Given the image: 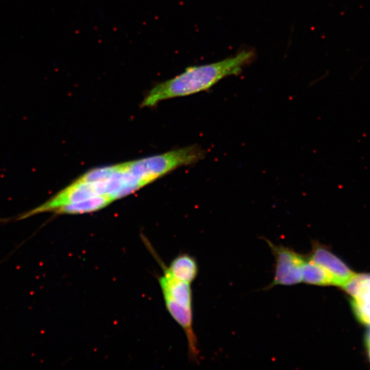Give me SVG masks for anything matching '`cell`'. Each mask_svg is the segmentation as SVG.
I'll return each mask as SVG.
<instances>
[{"mask_svg": "<svg viewBox=\"0 0 370 370\" xmlns=\"http://www.w3.org/2000/svg\"><path fill=\"white\" fill-rule=\"evenodd\" d=\"M254 56L252 50H243L218 62L187 67L179 75L153 86L141 107H153L164 100L208 90L223 78L241 73Z\"/></svg>", "mask_w": 370, "mask_h": 370, "instance_id": "1", "label": "cell"}, {"mask_svg": "<svg viewBox=\"0 0 370 370\" xmlns=\"http://www.w3.org/2000/svg\"><path fill=\"white\" fill-rule=\"evenodd\" d=\"M204 151L190 145L164 153L125 162L127 170L145 186L173 170L197 162Z\"/></svg>", "mask_w": 370, "mask_h": 370, "instance_id": "2", "label": "cell"}, {"mask_svg": "<svg viewBox=\"0 0 370 370\" xmlns=\"http://www.w3.org/2000/svg\"><path fill=\"white\" fill-rule=\"evenodd\" d=\"M275 258L274 277L267 288L277 285L292 286L301 282V271L306 256L266 240Z\"/></svg>", "mask_w": 370, "mask_h": 370, "instance_id": "3", "label": "cell"}, {"mask_svg": "<svg viewBox=\"0 0 370 370\" xmlns=\"http://www.w3.org/2000/svg\"><path fill=\"white\" fill-rule=\"evenodd\" d=\"M307 257L331 275L335 286L341 287L356 274L328 247L318 241L312 243V249Z\"/></svg>", "mask_w": 370, "mask_h": 370, "instance_id": "4", "label": "cell"}, {"mask_svg": "<svg viewBox=\"0 0 370 370\" xmlns=\"http://www.w3.org/2000/svg\"><path fill=\"white\" fill-rule=\"evenodd\" d=\"M159 284L164 297H168L180 306L193 308L192 290L190 284L173 276L166 267H163V275Z\"/></svg>", "mask_w": 370, "mask_h": 370, "instance_id": "5", "label": "cell"}, {"mask_svg": "<svg viewBox=\"0 0 370 370\" xmlns=\"http://www.w3.org/2000/svg\"><path fill=\"white\" fill-rule=\"evenodd\" d=\"M166 268L173 276L189 284L193 282L198 273L196 260L187 254L178 255Z\"/></svg>", "mask_w": 370, "mask_h": 370, "instance_id": "6", "label": "cell"}, {"mask_svg": "<svg viewBox=\"0 0 370 370\" xmlns=\"http://www.w3.org/2000/svg\"><path fill=\"white\" fill-rule=\"evenodd\" d=\"M113 201L106 195H96L60 209L56 214H79L103 209Z\"/></svg>", "mask_w": 370, "mask_h": 370, "instance_id": "7", "label": "cell"}, {"mask_svg": "<svg viewBox=\"0 0 370 370\" xmlns=\"http://www.w3.org/2000/svg\"><path fill=\"white\" fill-rule=\"evenodd\" d=\"M301 282L317 286L334 285L331 275L321 266L309 260L307 256L302 267Z\"/></svg>", "mask_w": 370, "mask_h": 370, "instance_id": "8", "label": "cell"}, {"mask_svg": "<svg viewBox=\"0 0 370 370\" xmlns=\"http://www.w3.org/2000/svg\"><path fill=\"white\" fill-rule=\"evenodd\" d=\"M341 288L352 298L370 302V275L356 274Z\"/></svg>", "mask_w": 370, "mask_h": 370, "instance_id": "9", "label": "cell"}, {"mask_svg": "<svg viewBox=\"0 0 370 370\" xmlns=\"http://www.w3.org/2000/svg\"><path fill=\"white\" fill-rule=\"evenodd\" d=\"M350 305L358 321L365 325L370 326V302L353 298L350 301Z\"/></svg>", "mask_w": 370, "mask_h": 370, "instance_id": "10", "label": "cell"}]
</instances>
